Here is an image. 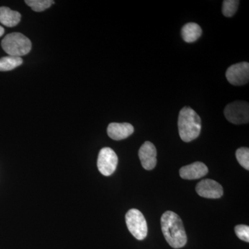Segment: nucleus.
Listing matches in <instances>:
<instances>
[{"mask_svg": "<svg viewBox=\"0 0 249 249\" xmlns=\"http://www.w3.org/2000/svg\"><path fill=\"white\" fill-rule=\"evenodd\" d=\"M118 162L119 160L115 152L110 147H104L101 149L98 155V170L104 176H110L115 172Z\"/></svg>", "mask_w": 249, "mask_h": 249, "instance_id": "obj_6", "label": "nucleus"}, {"mask_svg": "<svg viewBox=\"0 0 249 249\" xmlns=\"http://www.w3.org/2000/svg\"><path fill=\"white\" fill-rule=\"evenodd\" d=\"M21 14L8 7H0V23L8 27H14L20 22Z\"/></svg>", "mask_w": 249, "mask_h": 249, "instance_id": "obj_12", "label": "nucleus"}, {"mask_svg": "<svg viewBox=\"0 0 249 249\" xmlns=\"http://www.w3.org/2000/svg\"><path fill=\"white\" fill-rule=\"evenodd\" d=\"M23 60L20 57L9 56L0 58V71H7L20 66Z\"/></svg>", "mask_w": 249, "mask_h": 249, "instance_id": "obj_14", "label": "nucleus"}, {"mask_svg": "<svg viewBox=\"0 0 249 249\" xmlns=\"http://www.w3.org/2000/svg\"><path fill=\"white\" fill-rule=\"evenodd\" d=\"M178 128L181 140L191 142L201 133V118L192 108L183 107L178 114Z\"/></svg>", "mask_w": 249, "mask_h": 249, "instance_id": "obj_2", "label": "nucleus"}, {"mask_svg": "<svg viewBox=\"0 0 249 249\" xmlns=\"http://www.w3.org/2000/svg\"><path fill=\"white\" fill-rule=\"evenodd\" d=\"M26 4L36 12H42L55 3L53 0H26Z\"/></svg>", "mask_w": 249, "mask_h": 249, "instance_id": "obj_15", "label": "nucleus"}, {"mask_svg": "<svg viewBox=\"0 0 249 249\" xmlns=\"http://www.w3.org/2000/svg\"><path fill=\"white\" fill-rule=\"evenodd\" d=\"M134 128L132 124L124 123H111L108 125L107 134L113 140L120 141L127 139L134 133Z\"/></svg>", "mask_w": 249, "mask_h": 249, "instance_id": "obj_11", "label": "nucleus"}, {"mask_svg": "<svg viewBox=\"0 0 249 249\" xmlns=\"http://www.w3.org/2000/svg\"><path fill=\"white\" fill-rule=\"evenodd\" d=\"M239 4H240V1L238 0H225L223 1V15L225 17H232L238 9Z\"/></svg>", "mask_w": 249, "mask_h": 249, "instance_id": "obj_16", "label": "nucleus"}, {"mask_svg": "<svg viewBox=\"0 0 249 249\" xmlns=\"http://www.w3.org/2000/svg\"><path fill=\"white\" fill-rule=\"evenodd\" d=\"M236 158L241 166L246 170H249V149L248 147H240L236 151Z\"/></svg>", "mask_w": 249, "mask_h": 249, "instance_id": "obj_17", "label": "nucleus"}, {"mask_svg": "<svg viewBox=\"0 0 249 249\" xmlns=\"http://www.w3.org/2000/svg\"><path fill=\"white\" fill-rule=\"evenodd\" d=\"M224 115L231 124H248L249 121V103L245 101H235L227 105L224 109Z\"/></svg>", "mask_w": 249, "mask_h": 249, "instance_id": "obj_5", "label": "nucleus"}, {"mask_svg": "<svg viewBox=\"0 0 249 249\" xmlns=\"http://www.w3.org/2000/svg\"><path fill=\"white\" fill-rule=\"evenodd\" d=\"M208 173V167L202 162L199 161L183 166L179 170L180 177L186 180L198 179L204 178Z\"/></svg>", "mask_w": 249, "mask_h": 249, "instance_id": "obj_10", "label": "nucleus"}, {"mask_svg": "<svg viewBox=\"0 0 249 249\" xmlns=\"http://www.w3.org/2000/svg\"><path fill=\"white\" fill-rule=\"evenodd\" d=\"M236 235L241 240L249 242V227L245 224H240L235 227Z\"/></svg>", "mask_w": 249, "mask_h": 249, "instance_id": "obj_18", "label": "nucleus"}, {"mask_svg": "<svg viewBox=\"0 0 249 249\" xmlns=\"http://www.w3.org/2000/svg\"><path fill=\"white\" fill-rule=\"evenodd\" d=\"M196 192L199 196L207 199H219L224 194L222 186L214 180L204 179L197 183Z\"/></svg>", "mask_w": 249, "mask_h": 249, "instance_id": "obj_8", "label": "nucleus"}, {"mask_svg": "<svg viewBox=\"0 0 249 249\" xmlns=\"http://www.w3.org/2000/svg\"><path fill=\"white\" fill-rule=\"evenodd\" d=\"M202 34V29L199 24L190 22L185 24L181 29V36L183 40L188 43L196 42Z\"/></svg>", "mask_w": 249, "mask_h": 249, "instance_id": "obj_13", "label": "nucleus"}, {"mask_svg": "<svg viewBox=\"0 0 249 249\" xmlns=\"http://www.w3.org/2000/svg\"><path fill=\"white\" fill-rule=\"evenodd\" d=\"M127 229L137 240H142L147 237V224L143 214L139 210H129L125 215Z\"/></svg>", "mask_w": 249, "mask_h": 249, "instance_id": "obj_4", "label": "nucleus"}, {"mask_svg": "<svg viewBox=\"0 0 249 249\" xmlns=\"http://www.w3.org/2000/svg\"><path fill=\"white\" fill-rule=\"evenodd\" d=\"M4 29L1 25H0V37L4 35Z\"/></svg>", "mask_w": 249, "mask_h": 249, "instance_id": "obj_19", "label": "nucleus"}, {"mask_svg": "<svg viewBox=\"0 0 249 249\" xmlns=\"http://www.w3.org/2000/svg\"><path fill=\"white\" fill-rule=\"evenodd\" d=\"M31 40L20 33H12L5 36L1 47L11 56L20 57L31 52Z\"/></svg>", "mask_w": 249, "mask_h": 249, "instance_id": "obj_3", "label": "nucleus"}, {"mask_svg": "<svg viewBox=\"0 0 249 249\" xmlns=\"http://www.w3.org/2000/svg\"><path fill=\"white\" fill-rule=\"evenodd\" d=\"M157 149L152 142H145L139 149V157L142 168L145 170H151L157 165Z\"/></svg>", "mask_w": 249, "mask_h": 249, "instance_id": "obj_9", "label": "nucleus"}, {"mask_svg": "<svg viewBox=\"0 0 249 249\" xmlns=\"http://www.w3.org/2000/svg\"><path fill=\"white\" fill-rule=\"evenodd\" d=\"M229 83L234 86H242L248 83L249 80V62H242L232 65L226 72Z\"/></svg>", "mask_w": 249, "mask_h": 249, "instance_id": "obj_7", "label": "nucleus"}, {"mask_svg": "<svg viewBox=\"0 0 249 249\" xmlns=\"http://www.w3.org/2000/svg\"><path fill=\"white\" fill-rule=\"evenodd\" d=\"M162 232L170 247L182 248L186 245L187 235L182 220L173 211H166L160 219Z\"/></svg>", "mask_w": 249, "mask_h": 249, "instance_id": "obj_1", "label": "nucleus"}]
</instances>
